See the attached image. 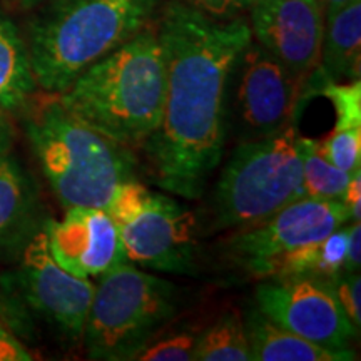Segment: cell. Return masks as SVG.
<instances>
[{
  "label": "cell",
  "instance_id": "obj_1",
  "mask_svg": "<svg viewBox=\"0 0 361 361\" xmlns=\"http://www.w3.org/2000/svg\"><path fill=\"white\" fill-rule=\"evenodd\" d=\"M156 32L166 97L159 128L142 149L162 191L200 200L223 159L229 80L251 44V27L245 17L214 19L169 0Z\"/></svg>",
  "mask_w": 361,
  "mask_h": 361
},
{
  "label": "cell",
  "instance_id": "obj_2",
  "mask_svg": "<svg viewBox=\"0 0 361 361\" xmlns=\"http://www.w3.org/2000/svg\"><path fill=\"white\" fill-rule=\"evenodd\" d=\"M164 97V57L156 29L149 27L59 92L66 109L128 149L144 147L159 128Z\"/></svg>",
  "mask_w": 361,
  "mask_h": 361
},
{
  "label": "cell",
  "instance_id": "obj_3",
  "mask_svg": "<svg viewBox=\"0 0 361 361\" xmlns=\"http://www.w3.org/2000/svg\"><path fill=\"white\" fill-rule=\"evenodd\" d=\"M162 2L45 0L29 24L27 52L35 82L45 92H64L94 62L146 29Z\"/></svg>",
  "mask_w": 361,
  "mask_h": 361
},
{
  "label": "cell",
  "instance_id": "obj_4",
  "mask_svg": "<svg viewBox=\"0 0 361 361\" xmlns=\"http://www.w3.org/2000/svg\"><path fill=\"white\" fill-rule=\"evenodd\" d=\"M25 133L66 209H107L117 189L135 179L129 149L72 114L56 92H47L27 109Z\"/></svg>",
  "mask_w": 361,
  "mask_h": 361
},
{
  "label": "cell",
  "instance_id": "obj_5",
  "mask_svg": "<svg viewBox=\"0 0 361 361\" xmlns=\"http://www.w3.org/2000/svg\"><path fill=\"white\" fill-rule=\"evenodd\" d=\"M295 123L234 149L209 201L213 231L251 228L305 197Z\"/></svg>",
  "mask_w": 361,
  "mask_h": 361
},
{
  "label": "cell",
  "instance_id": "obj_6",
  "mask_svg": "<svg viewBox=\"0 0 361 361\" xmlns=\"http://www.w3.org/2000/svg\"><path fill=\"white\" fill-rule=\"evenodd\" d=\"M178 310L168 279L123 261L101 274L94 288L82 338L94 360H133Z\"/></svg>",
  "mask_w": 361,
  "mask_h": 361
},
{
  "label": "cell",
  "instance_id": "obj_7",
  "mask_svg": "<svg viewBox=\"0 0 361 361\" xmlns=\"http://www.w3.org/2000/svg\"><path fill=\"white\" fill-rule=\"evenodd\" d=\"M106 211L133 264L159 273L196 271V216L174 197L149 191L133 179L117 189Z\"/></svg>",
  "mask_w": 361,
  "mask_h": 361
},
{
  "label": "cell",
  "instance_id": "obj_8",
  "mask_svg": "<svg viewBox=\"0 0 361 361\" xmlns=\"http://www.w3.org/2000/svg\"><path fill=\"white\" fill-rule=\"evenodd\" d=\"M350 221L343 201L305 196L263 223L234 231L224 247L234 264L252 278L263 279L268 266L279 256L319 241Z\"/></svg>",
  "mask_w": 361,
  "mask_h": 361
},
{
  "label": "cell",
  "instance_id": "obj_9",
  "mask_svg": "<svg viewBox=\"0 0 361 361\" xmlns=\"http://www.w3.org/2000/svg\"><path fill=\"white\" fill-rule=\"evenodd\" d=\"M256 308L279 326L333 350H350L356 329L343 313L328 281L310 276L264 279Z\"/></svg>",
  "mask_w": 361,
  "mask_h": 361
},
{
  "label": "cell",
  "instance_id": "obj_10",
  "mask_svg": "<svg viewBox=\"0 0 361 361\" xmlns=\"http://www.w3.org/2000/svg\"><path fill=\"white\" fill-rule=\"evenodd\" d=\"M19 284L25 301L67 336L82 338L94 284L61 268L52 258L44 228L22 250Z\"/></svg>",
  "mask_w": 361,
  "mask_h": 361
},
{
  "label": "cell",
  "instance_id": "obj_11",
  "mask_svg": "<svg viewBox=\"0 0 361 361\" xmlns=\"http://www.w3.org/2000/svg\"><path fill=\"white\" fill-rule=\"evenodd\" d=\"M236 69V111L246 137H268L290 126L301 101V84L286 67L251 40Z\"/></svg>",
  "mask_w": 361,
  "mask_h": 361
},
{
  "label": "cell",
  "instance_id": "obj_12",
  "mask_svg": "<svg viewBox=\"0 0 361 361\" xmlns=\"http://www.w3.org/2000/svg\"><path fill=\"white\" fill-rule=\"evenodd\" d=\"M252 39L278 59L303 87L319 66L324 11L316 0H252Z\"/></svg>",
  "mask_w": 361,
  "mask_h": 361
},
{
  "label": "cell",
  "instance_id": "obj_13",
  "mask_svg": "<svg viewBox=\"0 0 361 361\" xmlns=\"http://www.w3.org/2000/svg\"><path fill=\"white\" fill-rule=\"evenodd\" d=\"M56 263L79 278H96L128 261L117 226L106 209L69 207L64 219L45 223Z\"/></svg>",
  "mask_w": 361,
  "mask_h": 361
},
{
  "label": "cell",
  "instance_id": "obj_14",
  "mask_svg": "<svg viewBox=\"0 0 361 361\" xmlns=\"http://www.w3.org/2000/svg\"><path fill=\"white\" fill-rule=\"evenodd\" d=\"M34 183L20 162L7 152L0 157V255L22 252L39 226Z\"/></svg>",
  "mask_w": 361,
  "mask_h": 361
},
{
  "label": "cell",
  "instance_id": "obj_15",
  "mask_svg": "<svg viewBox=\"0 0 361 361\" xmlns=\"http://www.w3.org/2000/svg\"><path fill=\"white\" fill-rule=\"evenodd\" d=\"M251 361H350L353 350H333L298 336L271 322L261 311L251 310L245 318Z\"/></svg>",
  "mask_w": 361,
  "mask_h": 361
},
{
  "label": "cell",
  "instance_id": "obj_16",
  "mask_svg": "<svg viewBox=\"0 0 361 361\" xmlns=\"http://www.w3.org/2000/svg\"><path fill=\"white\" fill-rule=\"evenodd\" d=\"M361 66V0L324 12L319 67L329 79H360Z\"/></svg>",
  "mask_w": 361,
  "mask_h": 361
},
{
  "label": "cell",
  "instance_id": "obj_17",
  "mask_svg": "<svg viewBox=\"0 0 361 361\" xmlns=\"http://www.w3.org/2000/svg\"><path fill=\"white\" fill-rule=\"evenodd\" d=\"M35 87L27 45L17 27L0 13V116L24 107Z\"/></svg>",
  "mask_w": 361,
  "mask_h": 361
},
{
  "label": "cell",
  "instance_id": "obj_18",
  "mask_svg": "<svg viewBox=\"0 0 361 361\" xmlns=\"http://www.w3.org/2000/svg\"><path fill=\"white\" fill-rule=\"evenodd\" d=\"M196 361H251L250 338L243 314L231 310L221 314L197 336Z\"/></svg>",
  "mask_w": 361,
  "mask_h": 361
},
{
  "label": "cell",
  "instance_id": "obj_19",
  "mask_svg": "<svg viewBox=\"0 0 361 361\" xmlns=\"http://www.w3.org/2000/svg\"><path fill=\"white\" fill-rule=\"evenodd\" d=\"M298 154L303 169V184L306 197L314 200H340L343 201L346 188L356 173H346L328 161L319 149V141L301 137L296 139Z\"/></svg>",
  "mask_w": 361,
  "mask_h": 361
},
{
  "label": "cell",
  "instance_id": "obj_20",
  "mask_svg": "<svg viewBox=\"0 0 361 361\" xmlns=\"http://www.w3.org/2000/svg\"><path fill=\"white\" fill-rule=\"evenodd\" d=\"M301 90H308V96L318 92L319 96L331 101L335 107L336 123L335 129L343 128H361V84L360 79L348 80L346 84L329 79L322 67H316L306 78Z\"/></svg>",
  "mask_w": 361,
  "mask_h": 361
},
{
  "label": "cell",
  "instance_id": "obj_21",
  "mask_svg": "<svg viewBox=\"0 0 361 361\" xmlns=\"http://www.w3.org/2000/svg\"><path fill=\"white\" fill-rule=\"evenodd\" d=\"M319 149L336 168L355 173L361 161V128L333 129L324 141H319Z\"/></svg>",
  "mask_w": 361,
  "mask_h": 361
},
{
  "label": "cell",
  "instance_id": "obj_22",
  "mask_svg": "<svg viewBox=\"0 0 361 361\" xmlns=\"http://www.w3.org/2000/svg\"><path fill=\"white\" fill-rule=\"evenodd\" d=\"M200 333L194 331H176L154 340L152 338L144 345L133 360L141 361H189L194 358Z\"/></svg>",
  "mask_w": 361,
  "mask_h": 361
},
{
  "label": "cell",
  "instance_id": "obj_23",
  "mask_svg": "<svg viewBox=\"0 0 361 361\" xmlns=\"http://www.w3.org/2000/svg\"><path fill=\"white\" fill-rule=\"evenodd\" d=\"M333 293H335L338 303H340L343 313L350 319L356 329L361 324V303H360V273L351 271V273H341L335 279L329 281Z\"/></svg>",
  "mask_w": 361,
  "mask_h": 361
},
{
  "label": "cell",
  "instance_id": "obj_24",
  "mask_svg": "<svg viewBox=\"0 0 361 361\" xmlns=\"http://www.w3.org/2000/svg\"><path fill=\"white\" fill-rule=\"evenodd\" d=\"M214 19H234L250 11L252 0H179Z\"/></svg>",
  "mask_w": 361,
  "mask_h": 361
},
{
  "label": "cell",
  "instance_id": "obj_25",
  "mask_svg": "<svg viewBox=\"0 0 361 361\" xmlns=\"http://www.w3.org/2000/svg\"><path fill=\"white\" fill-rule=\"evenodd\" d=\"M32 355L8 329L0 324V361H30Z\"/></svg>",
  "mask_w": 361,
  "mask_h": 361
},
{
  "label": "cell",
  "instance_id": "obj_26",
  "mask_svg": "<svg viewBox=\"0 0 361 361\" xmlns=\"http://www.w3.org/2000/svg\"><path fill=\"white\" fill-rule=\"evenodd\" d=\"M360 239H361L360 221H353L348 229V247H346V258H345V266H343V273L360 271V264H361Z\"/></svg>",
  "mask_w": 361,
  "mask_h": 361
},
{
  "label": "cell",
  "instance_id": "obj_27",
  "mask_svg": "<svg viewBox=\"0 0 361 361\" xmlns=\"http://www.w3.org/2000/svg\"><path fill=\"white\" fill-rule=\"evenodd\" d=\"M361 169L356 171L351 178L348 188H346L343 202L348 207L351 221H360L361 218Z\"/></svg>",
  "mask_w": 361,
  "mask_h": 361
},
{
  "label": "cell",
  "instance_id": "obj_28",
  "mask_svg": "<svg viewBox=\"0 0 361 361\" xmlns=\"http://www.w3.org/2000/svg\"><path fill=\"white\" fill-rule=\"evenodd\" d=\"M12 146V128L7 116H0V157L6 156Z\"/></svg>",
  "mask_w": 361,
  "mask_h": 361
},
{
  "label": "cell",
  "instance_id": "obj_29",
  "mask_svg": "<svg viewBox=\"0 0 361 361\" xmlns=\"http://www.w3.org/2000/svg\"><path fill=\"white\" fill-rule=\"evenodd\" d=\"M316 2L323 7L324 12H329V11H335V8L346 6V4H350L351 0H316Z\"/></svg>",
  "mask_w": 361,
  "mask_h": 361
},
{
  "label": "cell",
  "instance_id": "obj_30",
  "mask_svg": "<svg viewBox=\"0 0 361 361\" xmlns=\"http://www.w3.org/2000/svg\"><path fill=\"white\" fill-rule=\"evenodd\" d=\"M45 2V0H16L17 6H20L22 8H32V7H37L40 4Z\"/></svg>",
  "mask_w": 361,
  "mask_h": 361
}]
</instances>
